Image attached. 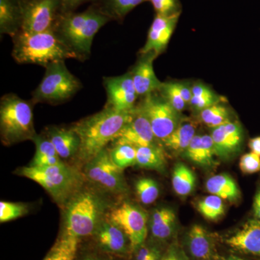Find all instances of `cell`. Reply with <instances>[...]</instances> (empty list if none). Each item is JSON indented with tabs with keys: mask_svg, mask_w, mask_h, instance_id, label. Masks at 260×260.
Segmentation results:
<instances>
[{
	"mask_svg": "<svg viewBox=\"0 0 260 260\" xmlns=\"http://www.w3.org/2000/svg\"><path fill=\"white\" fill-rule=\"evenodd\" d=\"M249 147L251 152L260 156V137H256L249 140Z\"/></svg>",
	"mask_w": 260,
	"mask_h": 260,
	"instance_id": "7bdbcfd3",
	"label": "cell"
},
{
	"mask_svg": "<svg viewBox=\"0 0 260 260\" xmlns=\"http://www.w3.org/2000/svg\"><path fill=\"white\" fill-rule=\"evenodd\" d=\"M180 15L181 13L169 16L155 15L149 29L147 42L140 53L142 54L154 53L157 56L161 54L172 37Z\"/></svg>",
	"mask_w": 260,
	"mask_h": 260,
	"instance_id": "5bb4252c",
	"label": "cell"
},
{
	"mask_svg": "<svg viewBox=\"0 0 260 260\" xmlns=\"http://www.w3.org/2000/svg\"><path fill=\"white\" fill-rule=\"evenodd\" d=\"M157 93L145 95L138 107L150 121L155 138L161 142L177 129L183 119L181 113Z\"/></svg>",
	"mask_w": 260,
	"mask_h": 260,
	"instance_id": "ba28073f",
	"label": "cell"
},
{
	"mask_svg": "<svg viewBox=\"0 0 260 260\" xmlns=\"http://www.w3.org/2000/svg\"><path fill=\"white\" fill-rule=\"evenodd\" d=\"M184 155L191 162L201 167H211L218 156L210 135H195Z\"/></svg>",
	"mask_w": 260,
	"mask_h": 260,
	"instance_id": "ffe728a7",
	"label": "cell"
},
{
	"mask_svg": "<svg viewBox=\"0 0 260 260\" xmlns=\"http://www.w3.org/2000/svg\"><path fill=\"white\" fill-rule=\"evenodd\" d=\"M88 260H99V259H88Z\"/></svg>",
	"mask_w": 260,
	"mask_h": 260,
	"instance_id": "c3c4849f",
	"label": "cell"
},
{
	"mask_svg": "<svg viewBox=\"0 0 260 260\" xmlns=\"http://www.w3.org/2000/svg\"><path fill=\"white\" fill-rule=\"evenodd\" d=\"M150 220L152 235L158 239H167L174 232L177 217L172 209L162 208L155 210Z\"/></svg>",
	"mask_w": 260,
	"mask_h": 260,
	"instance_id": "cb8c5ba5",
	"label": "cell"
},
{
	"mask_svg": "<svg viewBox=\"0 0 260 260\" xmlns=\"http://www.w3.org/2000/svg\"><path fill=\"white\" fill-rule=\"evenodd\" d=\"M198 210L205 218L215 220L225 213V205L223 199L216 195L210 194L198 202Z\"/></svg>",
	"mask_w": 260,
	"mask_h": 260,
	"instance_id": "d6a6232c",
	"label": "cell"
},
{
	"mask_svg": "<svg viewBox=\"0 0 260 260\" xmlns=\"http://www.w3.org/2000/svg\"><path fill=\"white\" fill-rule=\"evenodd\" d=\"M200 118L208 127H218L230 121L229 109L220 104H215L200 112Z\"/></svg>",
	"mask_w": 260,
	"mask_h": 260,
	"instance_id": "4dcf8cb0",
	"label": "cell"
},
{
	"mask_svg": "<svg viewBox=\"0 0 260 260\" xmlns=\"http://www.w3.org/2000/svg\"><path fill=\"white\" fill-rule=\"evenodd\" d=\"M191 256L198 259L210 260L215 256V248L211 235L201 225H194L186 238Z\"/></svg>",
	"mask_w": 260,
	"mask_h": 260,
	"instance_id": "ac0fdd59",
	"label": "cell"
},
{
	"mask_svg": "<svg viewBox=\"0 0 260 260\" xmlns=\"http://www.w3.org/2000/svg\"><path fill=\"white\" fill-rule=\"evenodd\" d=\"M13 56L20 64L48 65L68 59H80L58 35L55 28L46 31H20L13 37Z\"/></svg>",
	"mask_w": 260,
	"mask_h": 260,
	"instance_id": "7a4b0ae2",
	"label": "cell"
},
{
	"mask_svg": "<svg viewBox=\"0 0 260 260\" xmlns=\"http://www.w3.org/2000/svg\"><path fill=\"white\" fill-rule=\"evenodd\" d=\"M157 56L154 53L142 54L132 70L133 83L138 95L145 96L158 91L161 86L162 83L157 78L153 69V61Z\"/></svg>",
	"mask_w": 260,
	"mask_h": 260,
	"instance_id": "9a60e30c",
	"label": "cell"
},
{
	"mask_svg": "<svg viewBox=\"0 0 260 260\" xmlns=\"http://www.w3.org/2000/svg\"><path fill=\"white\" fill-rule=\"evenodd\" d=\"M172 186L177 194H190L196 186V177L192 171L184 164H177L172 174Z\"/></svg>",
	"mask_w": 260,
	"mask_h": 260,
	"instance_id": "83f0119b",
	"label": "cell"
},
{
	"mask_svg": "<svg viewBox=\"0 0 260 260\" xmlns=\"http://www.w3.org/2000/svg\"><path fill=\"white\" fill-rule=\"evenodd\" d=\"M153 5L156 15L169 16L181 13L179 0H148Z\"/></svg>",
	"mask_w": 260,
	"mask_h": 260,
	"instance_id": "74e56055",
	"label": "cell"
},
{
	"mask_svg": "<svg viewBox=\"0 0 260 260\" xmlns=\"http://www.w3.org/2000/svg\"><path fill=\"white\" fill-rule=\"evenodd\" d=\"M153 249V247H150V246L143 245L140 246L137 252L136 260H144L151 253Z\"/></svg>",
	"mask_w": 260,
	"mask_h": 260,
	"instance_id": "b9f144b4",
	"label": "cell"
},
{
	"mask_svg": "<svg viewBox=\"0 0 260 260\" xmlns=\"http://www.w3.org/2000/svg\"><path fill=\"white\" fill-rule=\"evenodd\" d=\"M166 164L165 155L160 145L137 148L136 165L138 167L162 172Z\"/></svg>",
	"mask_w": 260,
	"mask_h": 260,
	"instance_id": "4316f807",
	"label": "cell"
},
{
	"mask_svg": "<svg viewBox=\"0 0 260 260\" xmlns=\"http://www.w3.org/2000/svg\"><path fill=\"white\" fill-rule=\"evenodd\" d=\"M28 207L23 203L0 202V222L2 223L20 218L28 213Z\"/></svg>",
	"mask_w": 260,
	"mask_h": 260,
	"instance_id": "d590c367",
	"label": "cell"
},
{
	"mask_svg": "<svg viewBox=\"0 0 260 260\" xmlns=\"http://www.w3.org/2000/svg\"><path fill=\"white\" fill-rule=\"evenodd\" d=\"M107 95V107L119 111H132L139 96L133 83L131 73L121 76L104 78Z\"/></svg>",
	"mask_w": 260,
	"mask_h": 260,
	"instance_id": "4fadbf2b",
	"label": "cell"
},
{
	"mask_svg": "<svg viewBox=\"0 0 260 260\" xmlns=\"http://www.w3.org/2000/svg\"><path fill=\"white\" fill-rule=\"evenodd\" d=\"M107 13L88 10L80 13H64L55 26L58 35L80 59L90 55L95 34L110 20Z\"/></svg>",
	"mask_w": 260,
	"mask_h": 260,
	"instance_id": "3957f363",
	"label": "cell"
},
{
	"mask_svg": "<svg viewBox=\"0 0 260 260\" xmlns=\"http://www.w3.org/2000/svg\"><path fill=\"white\" fill-rule=\"evenodd\" d=\"M157 139L154 135L150 121L138 107H135L131 120L118 133L113 144H126L135 148L155 146Z\"/></svg>",
	"mask_w": 260,
	"mask_h": 260,
	"instance_id": "7c38bea8",
	"label": "cell"
},
{
	"mask_svg": "<svg viewBox=\"0 0 260 260\" xmlns=\"http://www.w3.org/2000/svg\"><path fill=\"white\" fill-rule=\"evenodd\" d=\"M48 135L61 158L68 159L78 155L80 140L73 128L52 127Z\"/></svg>",
	"mask_w": 260,
	"mask_h": 260,
	"instance_id": "44dd1931",
	"label": "cell"
},
{
	"mask_svg": "<svg viewBox=\"0 0 260 260\" xmlns=\"http://www.w3.org/2000/svg\"><path fill=\"white\" fill-rule=\"evenodd\" d=\"M99 244L107 250L124 253L126 250V237L124 232L110 220H103L97 230Z\"/></svg>",
	"mask_w": 260,
	"mask_h": 260,
	"instance_id": "7402d4cb",
	"label": "cell"
},
{
	"mask_svg": "<svg viewBox=\"0 0 260 260\" xmlns=\"http://www.w3.org/2000/svg\"><path fill=\"white\" fill-rule=\"evenodd\" d=\"M177 85L183 99L189 105L191 99V86L185 82H178Z\"/></svg>",
	"mask_w": 260,
	"mask_h": 260,
	"instance_id": "60d3db41",
	"label": "cell"
},
{
	"mask_svg": "<svg viewBox=\"0 0 260 260\" xmlns=\"http://www.w3.org/2000/svg\"><path fill=\"white\" fill-rule=\"evenodd\" d=\"M109 152L112 161L122 170L136 165L137 148L133 145H114Z\"/></svg>",
	"mask_w": 260,
	"mask_h": 260,
	"instance_id": "1f68e13d",
	"label": "cell"
},
{
	"mask_svg": "<svg viewBox=\"0 0 260 260\" xmlns=\"http://www.w3.org/2000/svg\"><path fill=\"white\" fill-rule=\"evenodd\" d=\"M85 175L91 182L112 194H124L127 191L123 170L112 161L107 148L85 164Z\"/></svg>",
	"mask_w": 260,
	"mask_h": 260,
	"instance_id": "9c48e42d",
	"label": "cell"
},
{
	"mask_svg": "<svg viewBox=\"0 0 260 260\" xmlns=\"http://www.w3.org/2000/svg\"><path fill=\"white\" fill-rule=\"evenodd\" d=\"M161 253L157 248L153 247L151 253L149 254L148 257L145 258L144 260H161Z\"/></svg>",
	"mask_w": 260,
	"mask_h": 260,
	"instance_id": "bcb514c9",
	"label": "cell"
},
{
	"mask_svg": "<svg viewBox=\"0 0 260 260\" xmlns=\"http://www.w3.org/2000/svg\"><path fill=\"white\" fill-rule=\"evenodd\" d=\"M135 191L143 204L153 203L159 196V188L156 181L150 178H140L135 182Z\"/></svg>",
	"mask_w": 260,
	"mask_h": 260,
	"instance_id": "836d02e7",
	"label": "cell"
},
{
	"mask_svg": "<svg viewBox=\"0 0 260 260\" xmlns=\"http://www.w3.org/2000/svg\"><path fill=\"white\" fill-rule=\"evenodd\" d=\"M207 190L223 200L236 201L240 198L237 184L231 176L218 174L209 178L206 182Z\"/></svg>",
	"mask_w": 260,
	"mask_h": 260,
	"instance_id": "d4e9b609",
	"label": "cell"
},
{
	"mask_svg": "<svg viewBox=\"0 0 260 260\" xmlns=\"http://www.w3.org/2000/svg\"><path fill=\"white\" fill-rule=\"evenodd\" d=\"M78 245V238L65 233L44 260H74Z\"/></svg>",
	"mask_w": 260,
	"mask_h": 260,
	"instance_id": "f546056e",
	"label": "cell"
},
{
	"mask_svg": "<svg viewBox=\"0 0 260 260\" xmlns=\"http://www.w3.org/2000/svg\"><path fill=\"white\" fill-rule=\"evenodd\" d=\"M18 174L42 186L60 205L69 203L79 192L83 183L81 173L64 162L45 167L29 166L19 169Z\"/></svg>",
	"mask_w": 260,
	"mask_h": 260,
	"instance_id": "277c9868",
	"label": "cell"
},
{
	"mask_svg": "<svg viewBox=\"0 0 260 260\" xmlns=\"http://www.w3.org/2000/svg\"><path fill=\"white\" fill-rule=\"evenodd\" d=\"M226 244L235 250L260 256V220H248L232 237Z\"/></svg>",
	"mask_w": 260,
	"mask_h": 260,
	"instance_id": "e0dca14e",
	"label": "cell"
},
{
	"mask_svg": "<svg viewBox=\"0 0 260 260\" xmlns=\"http://www.w3.org/2000/svg\"><path fill=\"white\" fill-rule=\"evenodd\" d=\"M239 167L244 174H252L260 171V156L250 152L244 154L241 158Z\"/></svg>",
	"mask_w": 260,
	"mask_h": 260,
	"instance_id": "f35d334b",
	"label": "cell"
},
{
	"mask_svg": "<svg viewBox=\"0 0 260 260\" xmlns=\"http://www.w3.org/2000/svg\"><path fill=\"white\" fill-rule=\"evenodd\" d=\"M104 201L90 191H79L68 203L66 211V234L86 237L97 232L103 222Z\"/></svg>",
	"mask_w": 260,
	"mask_h": 260,
	"instance_id": "8992f818",
	"label": "cell"
},
{
	"mask_svg": "<svg viewBox=\"0 0 260 260\" xmlns=\"http://www.w3.org/2000/svg\"><path fill=\"white\" fill-rule=\"evenodd\" d=\"M61 0H24L21 31L38 32L55 28Z\"/></svg>",
	"mask_w": 260,
	"mask_h": 260,
	"instance_id": "8fae6325",
	"label": "cell"
},
{
	"mask_svg": "<svg viewBox=\"0 0 260 260\" xmlns=\"http://www.w3.org/2000/svg\"><path fill=\"white\" fill-rule=\"evenodd\" d=\"M148 0H107L109 14L117 18H124L138 5Z\"/></svg>",
	"mask_w": 260,
	"mask_h": 260,
	"instance_id": "8d00e7d4",
	"label": "cell"
},
{
	"mask_svg": "<svg viewBox=\"0 0 260 260\" xmlns=\"http://www.w3.org/2000/svg\"><path fill=\"white\" fill-rule=\"evenodd\" d=\"M253 210H254V216L256 219L260 220V190L256 192L254 197Z\"/></svg>",
	"mask_w": 260,
	"mask_h": 260,
	"instance_id": "ee69618b",
	"label": "cell"
},
{
	"mask_svg": "<svg viewBox=\"0 0 260 260\" xmlns=\"http://www.w3.org/2000/svg\"><path fill=\"white\" fill-rule=\"evenodd\" d=\"M80 80L72 74L64 61L48 65L44 78L32 92L34 103L59 104L73 97L80 88Z\"/></svg>",
	"mask_w": 260,
	"mask_h": 260,
	"instance_id": "52a82bcc",
	"label": "cell"
},
{
	"mask_svg": "<svg viewBox=\"0 0 260 260\" xmlns=\"http://www.w3.org/2000/svg\"><path fill=\"white\" fill-rule=\"evenodd\" d=\"M90 0H61V10L64 13H72V10Z\"/></svg>",
	"mask_w": 260,
	"mask_h": 260,
	"instance_id": "ab89813d",
	"label": "cell"
},
{
	"mask_svg": "<svg viewBox=\"0 0 260 260\" xmlns=\"http://www.w3.org/2000/svg\"><path fill=\"white\" fill-rule=\"evenodd\" d=\"M158 92L179 112H183L188 105L181 95L177 82L162 83Z\"/></svg>",
	"mask_w": 260,
	"mask_h": 260,
	"instance_id": "e575fe53",
	"label": "cell"
},
{
	"mask_svg": "<svg viewBox=\"0 0 260 260\" xmlns=\"http://www.w3.org/2000/svg\"><path fill=\"white\" fill-rule=\"evenodd\" d=\"M109 220L120 228L126 234L133 249H138L144 244L147 235L146 213L136 205L124 203L113 209Z\"/></svg>",
	"mask_w": 260,
	"mask_h": 260,
	"instance_id": "30bf717a",
	"label": "cell"
},
{
	"mask_svg": "<svg viewBox=\"0 0 260 260\" xmlns=\"http://www.w3.org/2000/svg\"><path fill=\"white\" fill-rule=\"evenodd\" d=\"M223 98L219 96L204 84L195 83L191 86V99L189 105L194 110L202 112L207 108L220 104Z\"/></svg>",
	"mask_w": 260,
	"mask_h": 260,
	"instance_id": "f1b7e54d",
	"label": "cell"
},
{
	"mask_svg": "<svg viewBox=\"0 0 260 260\" xmlns=\"http://www.w3.org/2000/svg\"><path fill=\"white\" fill-rule=\"evenodd\" d=\"M161 260H181L179 253L174 248H171L169 251L164 256Z\"/></svg>",
	"mask_w": 260,
	"mask_h": 260,
	"instance_id": "f6af8a7d",
	"label": "cell"
},
{
	"mask_svg": "<svg viewBox=\"0 0 260 260\" xmlns=\"http://www.w3.org/2000/svg\"><path fill=\"white\" fill-rule=\"evenodd\" d=\"M32 141L36 145V153L30 167H50L63 162L49 138L37 135Z\"/></svg>",
	"mask_w": 260,
	"mask_h": 260,
	"instance_id": "484cf974",
	"label": "cell"
},
{
	"mask_svg": "<svg viewBox=\"0 0 260 260\" xmlns=\"http://www.w3.org/2000/svg\"><path fill=\"white\" fill-rule=\"evenodd\" d=\"M226 260H246L242 259V258L239 257V256L231 255L229 256V257Z\"/></svg>",
	"mask_w": 260,
	"mask_h": 260,
	"instance_id": "7dc6e473",
	"label": "cell"
},
{
	"mask_svg": "<svg viewBox=\"0 0 260 260\" xmlns=\"http://www.w3.org/2000/svg\"><path fill=\"white\" fill-rule=\"evenodd\" d=\"M210 136L218 156L228 158L240 148L243 140L242 126L237 121H229L214 128Z\"/></svg>",
	"mask_w": 260,
	"mask_h": 260,
	"instance_id": "2e32d148",
	"label": "cell"
},
{
	"mask_svg": "<svg viewBox=\"0 0 260 260\" xmlns=\"http://www.w3.org/2000/svg\"><path fill=\"white\" fill-rule=\"evenodd\" d=\"M196 124L192 121L182 120L172 134L162 140V144L174 153H184L196 135Z\"/></svg>",
	"mask_w": 260,
	"mask_h": 260,
	"instance_id": "603a6c76",
	"label": "cell"
},
{
	"mask_svg": "<svg viewBox=\"0 0 260 260\" xmlns=\"http://www.w3.org/2000/svg\"><path fill=\"white\" fill-rule=\"evenodd\" d=\"M23 1L0 0V32L15 37L21 31Z\"/></svg>",
	"mask_w": 260,
	"mask_h": 260,
	"instance_id": "d6986e66",
	"label": "cell"
},
{
	"mask_svg": "<svg viewBox=\"0 0 260 260\" xmlns=\"http://www.w3.org/2000/svg\"><path fill=\"white\" fill-rule=\"evenodd\" d=\"M135 109V108H134ZM132 111H119L107 107L93 115L82 119L72 128L79 137L78 156L85 164L107 148L133 116Z\"/></svg>",
	"mask_w": 260,
	"mask_h": 260,
	"instance_id": "6da1fadb",
	"label": "cell"
},
{
	"mask_svg": "<svg viewBox=\"0 0 260 260\" xmlns=\"http://www.w3.org/2000/svg\"><path fill=\"white\" fill-rule=\"evenodd\" d=\"M0 130L5 145H13L37 136L31 104L15 94L4 95L0 103Z\"/></svg>",
	"mask_w": 260,
	"mask_h": 260,
	"instance_id": "5b68a950",
	"label": "cell"
}]
</instances>
